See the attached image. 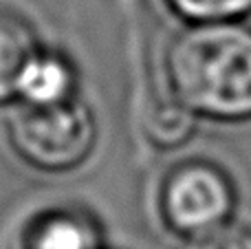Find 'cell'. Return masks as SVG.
I'll return each mask as SVG.
<instances>
[{
    "label": "cell",
    "instance_id": "1",
    "mask_svg": "<svg viewBox=\"0 0 251 249\" xmlns=\"http://www.w3.org/2000/svg\"><path fill=\"white\" fill-rule=\"evenodd\" d=\"M163 77L196 119L251 122V25L190 22L170 40Z\"/></svg>",
    "mask_w": 251,
    "mask_h": 249
},
{
    "label": "cell",
    "instance_id": "2",
    "mask_svg": "<svg viewBox=\"0 0 251 249\" xmlns=\"http://www.w3.org/2000/svg\"><path fill=\"white\" fill-rule=\"evenodd\" d=\"M9 141L16 154L42 172L79 168L97 144L93 110L77 97L55 104H22L9 119Z\"/></svg>",
    "mask_w": 251,
    "mask_h": 249
},
{
    "label": "cell",
    "instance_id": "3",
    "mask_svg": "<svg viewBox=\"0 0 251 249\" xmlns=\"http://www.w3.org/2000/svg\"><path fill=\"white\" fill-rule=\"evenodd\" d=\"M238 192L218 163L187 159L165 172L159 188V214L165 227L183 241L231 223Z\"/></svg>",
    "mask_w": 251,
    "mask_h": 249
},
{
    "label": "cell",
    "instance_id": "4",
    "mask_svg": "<svg viewBox=\"0 0 251 249\" xmlns=\"http://www.w3.org/2000/svg\"><path fill=\"white\" fill-rule=\"evenodd\" d=\"M95 216L75 203H47L29 212L11 234L9 249H101Z\"/></svg>",
    "mask_w": 251,
    "mask_h": 249
},
{
    "label": "cell",
    "instance_id": "5",
    "mask_svg": "<svg viewBox=\"0 0 251 249\" xmlns=\"http://www.w3.org/2000/svg\"><path fill=\"white\" fill-rule=\"evenodd\" d=\"M40 51L38 35L29 20L0 7V101L18 95L22 75Z\"/></svg>",
    "mask_w": 251,
    "mask_h": 249
},
{
    "label": "cell",
    "instance_id": "6",
    "mask_svg": "<svg viewBox=\"0 0 251 249\" xmlns=\"http://www.w3.org/2000/svg\"><path fill=\"white\" fill-rule=\"evenodd\" d=\"M75 84L77 75L64 55L40 51L22 75L18 95L26 104H55L75 97Z\"/></svg>",
    "mask_w": 251,
    "mask_h": 249
},
{
    "label": "cell",
    "instance_id": "7",
    "mask_svg": "<svg viewBox=\"0 0 251 249\" xmlns=\"http://www.w3.org/2000/svg\"><path fill=\"white\" fill-rule=\"evenodd\" d=\"M168 4L187 22L245 20L251 16V0H168Z\"/></svg>",
    "mask_w": 251,
    "mask_h": 249
},
{
    "label": "cell",
    "instance_id": "8",
    "mask_svg": "<svg viewBox=\"0 0 251 249\" xmlns=\"http://www.w3.org/2000/svg\"><path fill=\"white\" fill-rule=\"evenodd\" d=\"M178 249H251V229L229 223L214 232L185 238Z\"/></svg>",
    "mask_w": 251,
    "mask_h": 249
}]
</instances>
